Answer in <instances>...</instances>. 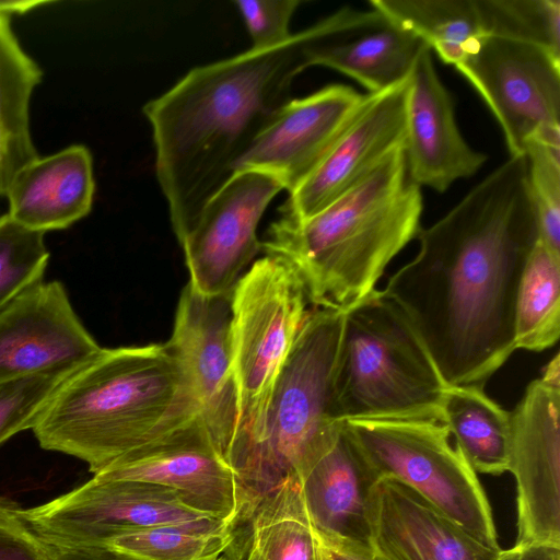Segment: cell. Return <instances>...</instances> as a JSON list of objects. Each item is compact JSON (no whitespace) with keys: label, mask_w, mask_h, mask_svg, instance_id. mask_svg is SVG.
<instances>
[{"label":"cell","mask_w":560,"mask_h":560,"mask_svg":"<svg viewBox=\"0 0 560 560\" xmlns=\"http://www.w3.org/2000/svg\"><path fill=\"white\" fill-rule=\"evenodd\" d=\"M416 238L418 254L381 292L450 386L483 387L516 350L517 291L539 240L526 156H510Z\"/></svg>","instance_id":"cell-1"},{"label":"cell","mask_w":560,"mask_h":560,"mask_svg":"<svg viewBox=\"0 0 560 560\" xmlns=\"http://www.w3.org/2000/svg\"><path fill=\"white\" fill-rule=\"evenodd\" d=\"M311 26L284 44L191 69L143 106L155 173L179 242L208 199L235 173L257 136L291 100L307 66Z\"/></svg>","instance_id":"cell-2"},{"label":"cell","mask_w":560,"mask_h":560,"mask_svg":"<svg viewBox=\"0 0 560 560\" xmlns=\"http://www.w3.org/2000/svg\"><path fill=\"white\" fill-rule=\"evenodd\" d=\"M198 413L165 343L102 348L59 385L32 431L42 448L79 458L95 475Z\"/></svg>","instance_id":"cell-3"},{"label":"cell","mask_w":560,"mask_h":560,"mask_svg":"<svg viewBox=\"0 0 560 560\" xmlns=\"http://www.w3.org/2000/svg\"><path fill=\"white\" fill-rule=\"evenodd\" d=\"M422 211L421 188L400 148L314 215H280L261 250L291 265L314 308L347 311L376 289L387 265L417 237Z\"/></svg>","instance_id":"cell-4"},{"label":"cell","mask_w":560,"mask_h":560,"mask_svg":"<svg viewBox=\"0 0 560 560\" xmlns=\"http://www.w3.org/2000/svg\"><path fill=\"white\" fill-rule=\"evenodd\" d=\"M346 311L313 308L281 369L252 435L226 458L238 512L289 476L301 479L342 421L334 413L335 373Z\"/></svg>","instance_id":"cell-5"},{"label":"cell","mask_w":560,"mask_h":560,"mask_svg":"<svg viewBox=\"0 0 560 560\" xmlns=\"http://www.w3.org/2000/svg\"><path fill=\"white\" fill-rule=\"evenodd\" d=\"M448 386L409 318L381 290L346 311L334 384L336 420L442 422Z\"/></svg>","instance_id":"cell-6"},{"label":"cell","mask_w":560,"mask_h":560,"mask_svg":"<svg viewBox=\"0 0 560 560\" xmlns=\"http://www.w3.org/2000/svg\"><path fill=\"white\" fill-rule=\"evenodd\" d=\"M375 481L390 477L491 550H500L487 494L445 424L425 419L347 420Z\"/></svg>","instance_id":"cell-7"},{"label":"cell","mask_w":560,"mask_h":560,"mask_svg":"<svg viewBox=\"0 0 560 560\" xmlns=\"http://www.w3.org/2000/svg\"><path fill=\"white\" fill-rule=\"evenodd\" d=\"M231 305L238 420L226 458L260 422L276 380L311 312L296 271L284 259L267 254L237 280Z\"/></svg>","instance_id":"cell-8"},{"label":"cell","mask_w":560,"mask_h":560,"mask_svg":"<svg viewBox=\"0 0 560 560\" xmlns=\"http://www.w3.org/2000/svg\"><path fill=\"white\" fill-rule=\"evenodd\" d=\"M455 68L494 115L510 156L525 155L533 142L560 145V58L486 35Z\"/></svg>","instance_id":"cell-9"},{"label":"cell","mask_w":560,"mask_h":560,"mask_svg":"<svg viewBox=\"0 0 560 560\" xmlns=\"http://www.w3.org/2000/svg\"><path fill=\"white\" fill-rule=\"evenodd\" d=\"M559 353L510 411L509 463L516 485L514 545H560Z\"/></svg>","instance_id":"cell-10"},{"label":"cell","mask_w":560,"mask_h":560,"mask_svg":"<svg viewBox=\"0 0 560 560\" xmlns=\"http://www.w3.org/2000/svg\"><path fill=\"white\" fill-rule=\"evenodd\" d=\"M282 189L265 173L237 171L208 199L178 242L195 290L206 295L231 294L261 250L259 221Z\"/></svg>","instance_id":"cell-11"},{"label":"cell","mask_w":560,"mask_h":560,"mask_svg":"<svg viewBox=\"0 0 560 560\" xmlns=\"http://www.w3.org/2000/svg\"><path fill=\"white\" fill-rule=\"evenodd\" d=\"M26 513L45 535L71 545L104 544L133 528L214 520L186 505L164 486L95 476L46 503L26 509Z\"/></svg>","instance_id":"cell-12"},{"label":"cell","mask_w":560,"mask_h":560,"mask_svg":"<svg viewBox=\"0 0 560 560\" xmlns=\"http://www.w3.org/2000/svg\"><path fill=\"white\" fill-rule=\"evenodd\" d=\"M165 345L188 376L200 416L226 460L238 420L231 294L206 295L187 283Z\"/></svg>","instance_id":"cell-13"},{"label":"cell","mask_w":560,"mask_h":560,"mask_svg":"<svg viewBox=\"0 0 560 560\" xmlns=\"http://www.w3.org/2000/svg\"><path fill=\"white\" fill-rule=\"evenodd\" d=\"M93 476L164 486L189 508L231 527L238 514L236 476L200 413Z\"/></svg>","instance_id":"cell-14"},{"label":"cell","mask_w":560,"mask_h":560,"mask_svg":"<svg viewBox=\"0 0 560 560\" xmlns=\"http://www.w3.org/2000/svg\"><path fill=\"white\" fill-rule=\"evenodd\" d=\"M101 350L60 281L32 287L0 312V383L75 372Z\"/></svg>","instance_id":"cell-15"},{"label":"cell","mask_w":560,"mask_h":560,"mask_svg":"<svg viewBox=\"0 0 560 560\" xmlns=\"http://www.w3.org/2000/svg\"><path fill=\"white\" fill-rule=\"evenodd\" d=\"M409 77L368 93L360 109L326 156L280 207V215L307 219L369 176L389 154L405 148Z\"/></svg>","instance_id":"cell-16"},{"label":"cell","mask_w":560,"mask_h":560,"mask_svg":"<svg viewBox=\"0 0 560 560\" xmlns=\"http://www.w3.org/2000/svg\"><path fill=\"white\" fill-rule=\"evenodd\" d=\"M365 96L349 85L330 84L291 98L257 136L235 172L265 173L293 192L346 130Z\"/></svg>","instance_id":"cell-17"},{"label":"cell","mask_w":560,"mask_h":560,"mask_svg":"<svg viewBox=\"0 0 560 560\" xmlns=\"http://www.w3.org/2000/svg\"><path fill=\"white\" fill-rule=\"evenodd\" d=\"M304 48L307 68L323 66L341 72L369 93L393 88L411 73L427 46L381 11L341 8L311 26Z\"/></svg>","instance_id":"cell-18"},{"label":"cell","mask_w":560,"mask_h":560,"mask_svg":"<svg viewBox=\"0 0 560 560\" xmlns=\"http://www.w3.org/2000/svg\"><path fill=\"white\" fill-rule=\"evenodd\" d=\"M406 160L410 179L443 192L454 182L475 175L487 155L474 150L457 126L454 102L425 46L409 75L406 103Z\"/></svg>","instance_id":"cell-19"},{"label":"cell","mask_w":560,"mask_h":560,"mask_svg":"<svg viewBox=\"0 0 560 560\" xmlns=\"http://www.w3.org/2000/svg\"><path fill=\"white\" fill-rule=\"evenodd\" d=\"M370 544L384 560H492L483 546L390 477L369 494Z\"/></svg>","instance_id":"cell-20"},{"label":"cell","mask_w":560,"mask_h":560,"mask_svg":"<svg viewBox=\"0 0 560 560\" xmlns=\"http://www.w3.org/2000/svg\"><path fill=\"white\" fill-rule=\"evenodd\" d=\"M95 192L93 158L83 144L37 156L12 177L8 215L36 232L63 230L86 217Z\"/></svg>","instance_id":"cell-21"},{"label":"cell","mask_w":560,"mask_h":560,"mask_svg":"<svg viewBox=\"0 0 560 560\" xmlns=\"http://www.w3.org/2000/svg\"><path fill=\"white\" fill-rule=\"evenodd\" d=\"M300 481L320 533L371 545L369 494L376 481L345 421Z\"/></svg>","instance_id":"cell-22"},{"label":"cell","mask_w":560,"mask_h":560,"mask_svg":"<svg viewBox=\"0 0 560 560\" xmlns=\"http://www.w3.org/2000/svg\"><path fill=\"white\" fill-rule=\"evenodd\" d=\"M225 560H324L296 476L241 511L232 524Z\"/></svg>","instance_id":"cell-23"},{"label":"cell","mask_w":560,"mask_h":560,"mask_svg":"<svg viewBox=\"0 0 560 560\" xmlns=\"http://www.w3.org/2000/svg\"><path fill=\"white\" fill-rule=\"evenodd\" d=\"M11 18L0 13V197L15 173L38 156L30 129V102L43 71L20 45Z\"/></svg>","instance_id":"cell-24"},{"label":"cell","mask_w":560,"mask_h":560,"mask_svg":"<svg viewBox=\"0 0 560 560\" xmlns=\"http://www.w3.org/2000/svg\"><path fill=\"white\" fill-rule=\"evenodd\" d=\"M443 424L476 472L499 476L508 471L510 411L479 386H448Z\"/></svg>","instance_id":"cell-25"},{"label":"cell","mask_w":560,"mask_h":560,"mask_svg":"<svg viewBox=\"0 0 560 560\" xmlns=\"http://www.w3.org/2000/svg\"><path fill=\"white\" fill-rule=\"evenodd\" d=\"M369 3L418 36L444 63L454 67L486 36L477 0H371Z\"/></svg>","instance_id":"cell-26"},{"label":"cell","mask_w":560,"mask_h":560,"mask_svg":"<svg viewBox=\"0 0 560 560\" xmlns=\"http://www.w3.org/2000/svg\"><path fill=\"white\" fill-rule=\"evenodd\" d=\"M516 349L544 351L560 336V256L539 240L521 278L514 324Z\"/></svg>","instance_id":"cell-27"},{"label":"cell","mask_w":560,"mask_h":560,"mask_svg":"<svg viewBox=\"0 0 560 560\" xmlns=\"http://www.w3.org/2000/svg\"><path fill=\"white\" fill-rule=\"evenodd\" d=\"M231 541V526L212 520L133 528L110 537L105 544L131 560H218Z\"/></svg>","instance_id":"cell-28"},{"label":"cell","mask_w":560,"mask_h":560,"mask_svg":"<svg viewBox=\"0 0 560 560\" xmlns=\"http://www.w3.org/2000/svg\"><path fill=\"white\" fill-rule=\"evenodd\" d=\"M0 560H131L106 544L71 545L45 535L26 509L0 497Z\"/></svg>","instance_id":"cell-29"},{"label":"cell","mask_w":560,"mask_h":560,"mask_svg":"<svg viewBox=\"0 0 560 560\" xmlns=\"http://www.w3.org/2000/svg\"><path fill=\"white\" fill-rule=\"evenodd\" d=\"M485 35L538 46L560 58V0H477Z\"/></svg>","instance_id":"cell-30"},{"label":"cell","mask_w":560,"mask_h":560,"mask_svg":"<svg viewBox=\"0 0 560 560\" xmlns=\"http://www.w3.org/2000/svg\"><path fill=\"white\" fill-rule=\"evenodd\" d=\"M44 235L20 225L8 213L0 215V312L43 282L49 260Z\"/></svg>","instance_id":"cell-31"},{"label":"cell","mask_w":560,"mask_h":560,"mask_svg":"<svg viewBox=\"0 0 560 560\" xmlns=\"http://www.w3.org/2000/svg\"><path fill=\"white\" fill-rule=\"evenodd\" d=\"M525 156L539 241L560 256V145L533 142Z\"/></svg>","instance_id":"cell-32"},{"label":"cell","mask_w":560,"mask_h":560,"mask_svg":"<svg viewBox=\"0 0 560 560\" xmlns=\"http://www.w3.org/2000/svg\"><path fill=\"white\" fill-rule=\"evenodd\" d=\"M72 373H40L0 383V445L24 430H32L45 405Z\"/></svg>","instance_id":"cell-33"},{"label":"cell","mask_w":560,"mask_h":560,"mask_svg":"<svg viewBox=\"0 0 560 560\" xmlns=\"http://www.w3.org/2000/svg\"><path fill=\"white\" fill-rule=\"evenodd\" d=\"M248 34L252 49L278 47L290 39L289 24L300 0H235Z\"/></svg>","instance_id":"cell-34"},{"label":"cell","mask_w":560,"mask_h":560,"mask_svg":"<svg viewBox=\"0 0 560 560\" xmlns=\"http://www.w3.org/2000/svg\"><path fill=\"white\" fill-rule=\"evenodd\" d=\"M318 534L324 560H384L371 545L340 539L319 530Z\"/></svg>","instance_id":"cell-35"},{"label":"cell","mask_w":560,"mask_h":560,"mask_svg":"<svg viewBox=\"0 0 560 560\" xmlns=\"http://www.w3.org/2000/svg\"><path fill=\"white\" fill-rule=\"evenodd\" d=\"M492 560H560V545L525 544L500 549Z\"/></svg>","instance_id":"cell-36"},{"label":"cell","mask_w":560,"mask_h":560,"mask_svg":"<svg viewBox=\"0 0 560 560\" xmlns=\"http://www.w3.org/2000/svg\"><path fill=\"white\" fill-rule=\"evenodd\" d=\"M50 3V1H21V0H0V13L10 16L25 14L37 7Z\"/></svg>","instance_id":"cell-37"},{"label":"cell","mask_w":560,"mask_h":560,"mask_svg":"<svg viewBox=\"0 0 560 560\" xmlns=\"http://www.w3.org/2000/svg\"><path fill=\"white\" fill-rule=\"evenodd\" d=\"M218 560H225V558H224V557H221V558H220V559H218Z\"/></svg>","instance_id":"cell-38"}]
</instances>
